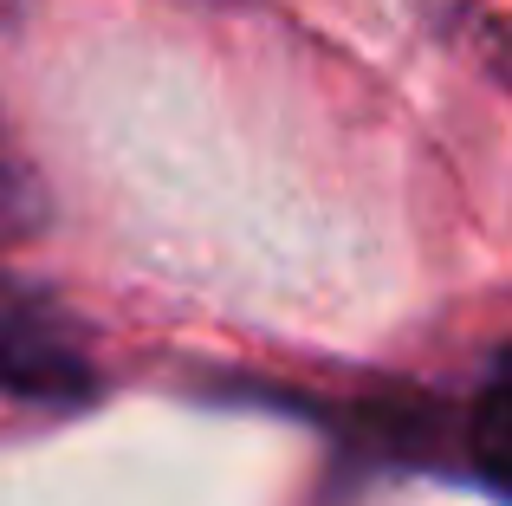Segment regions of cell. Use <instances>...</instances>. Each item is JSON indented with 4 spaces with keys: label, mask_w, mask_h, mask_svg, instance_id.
<instances>
[{
    "label": "cell",
    "mask_w": 512,
    "mask_h": 506,
    "mask_svg": "<svg viewBox=\"0 0 512 506\" xmlns=\"http://www.w3.org/2000/svg\"><path fill=\"white\" fill-rule=\"evenodd\" d=\"M474 468L493 494L506 487V370L500 364L487 370V383L474 396Z\"/></svg>",
    "instance_id": "obj_2"
},
{
    "label": "cell",
    "mask_w": 512,
    "mask_h": 506,
    "mask_svg": "<svg viewBox=\"0 0 512 506\" xmlns=\"http://www.w3.org/2000/svg\"><path fill=\"white\" fill-rule=\"evenodd\" d=\"M98 390V364L46 305L0 299V396L13 403H85Z\"/></svg>",
    "instance_id": "obj_1"
}]
</instances>
